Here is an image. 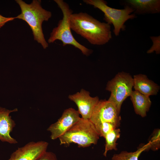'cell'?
Listing matches in <instances>:
<instances>
[{
  "mask_svg": "<svg viewBox=\"0 0 160 160\" xmlns=\"http://www.w3.org/2000/svg\"><path fill=\"white\" fill-rule=\"evenodd\" d=\"M70 21L71 29L91 44L103 45L112 38L111 25L101 22L87 13H73Z\"/></svg>",
  "mask_w": 160,
  "mask_h": 160,
  "instance_id": "6da1fadb",
  "label": "cell"
},
{
  "mask_svg": "<svg viewBox=\"0 0 160 160\" xmlns=\"http://www.w3.org/2000/svg\"><path fill=\"white\" fill-rule=\"evenodd\" d=\"M21 9V14L15 18L22 19L25 21L31 28L34 40L40 44L44 49H46L48 44L45 40L42 29L43 22L48 21L51 17L52 13L43 8L41 1L33 0L28 4L22 0H16Z\"/></svg>",
  "mask_w": 160,
  "mask_h": 160,
  "instance_id": "7a4b0ae2",
  "label": "cell"
},
{
  "mask_svg": "<svg viewBox=\"0 0 160 160\" xmlns=\"http://www.w3.org/2000/svg\"><path fill=\"white\" fill-rule=\"evenodd\" d=\"M54 1L61 10L63 17L62 19L59 21L57 26L52 30L48 39V42L52 43L56 40H59L62 42L63 46L67 45H72L80 50L83 55L87 56L89 55L92 50L79 43L71 33L70 20L73 11L69 5L63 0Z\"/></svg>",
  "mask_w": 160,
  "mask_h": 160,
  "instance_id": "3957f363",
  "label": "cell"
},
{
  "mask_svg": "<svg viewBox=\"0 0 160 160\" xmlns=\"http://www.w3.org/2000/svg\"><path fill=\"white\" fill-rule=\"evenodd\" d=\"M99 136L89 119L81 118L64 135L59 138L60 144H77L79 147L85 148L96 144Z\"/></svg>",
  "mask_w": 160,
  "mask_h": 160,
  "instance_id": "277c9868",
  "label": "cell"
},
{
  "mask_svg": "<svg viewBox=\"0 0 160 160\" xmlns=\"http://www.w3.org/2000/svg\"><path fill=\"white\" fill-rule=\"evenodd\" d=\"M86 4L92 6L104 14V19L106 23L113 25V32L116 36L119 35L121 31L126 29L125 22L129 19L136 17L133 13L134 10L130 7L125 5L124 9H118L111 7L103 0H83Z\"/></svg>",
  "mask_w": 160,
  "mask_h": 160,
  "instance_id": "5b68a950",
  "label": "cell"
},
{
  "mask_svg": "<svg viewBox=\"0 0 160 160\" xmlns=\"http://www.w3.org/2000/svg\"><path fill=\"white\" fill-rule=\"evenodd\" d=\"M133 86V78L123 72L118 73L108 82L106 89L111 92L108 100L115 105L119 113L123 102L130 96Z\"/></svg>",
  "mask_w": 160,
  "mask_h": 160,
  "instance_id": "8992f818",
  "label": "cell"
},
{
  "mask_svg": "<svg viewBox=\"0 0 160 160\" xmlns=\"http://www.w3.org/2000/svg\"><path fill=\"white\" fill-rule=\"evenodd\" d=\"M119 114L112 103L108 100H101L95 106L89 119L95 127L102 123L108 122L119 128L121 120Z\"/></svg>",
  "mask_w": 160,
  "mask_h": 160,
  "instance_id": "52a82bcc",
  "label": "cell"
},
{
  "mask_svg": "<svg viewBox=\"0 0 160 160\" xmlns=\"http://www.w3.org/2000/svg\"><path fill=\"white\" fill-rule=\"evenodd\" d=\"M79 114L72 108L65 110L61 116L47 129L51 133V139L55 140L64 135L79 120Z\"/></svg>",
  "mask_w": 160,
  "mask_h": 160,
  "instance_id": "ba28073f",
  "label": "cell"
},
{
  "mask_svg": "<svg viewBox=\"0 0 160 160\" xmlns=\"http://www.w3.org/2000/svg\"><path fill=\"white\" fill-rule=\"evenodd\" d=\"M48 145L44 141L29 142L14 151L8 160H37L47 151Z\"/></svg>",
  "mask_w": 160,
  "mask_h": 160,
  "instance_id": "9c48e42d",
  "label": "cell"
},
{
  "mask_svg": "<svg viewBox=\"0 0 160 160\" xmlns=\"http://www.w3.org/2000/svg\"><path fill=\"white\" fill-rule=\"evenodd\" d=\"M68 98L74 102L78 108L79 113L81 118L90 119L93 110L99 100L98 97H92L88 91L82 89L80 92L70 95Z\"/></svg>",
  "mask_w": 160,
  "mask_h": 160,
  "instance_id": "30bf717a",
  "label": "cell"
},
{
  "mask_svg": "<svg viewBox=\"0 0 160 160\" xmlns=\"http://www.w3.org/2000/svg\"><path fill=\"white\" fill-rule=\"evenodd\" d=\"M17 111V108L9 110L0 107V140L2 142L11 144L17 143L10 135L16 124L9 115L11 112Z\"/></svg>",
  "mask_w": 160,
  "mask_h": 160,
  "instance_id": "8fae6325",
  "label": "cell"
},
{
  "mask_svg": "<svg viewBox=\"0 0 160 160\" xmlns=\"http://www.w3.org/2000/svg\"><path fill=\"white\" fill-rule=\"evenodd\" d=\"M125 5L134 10V14L141 15L159 13L160 12V0H126Z\"/></svg>",
  "mask_w": 160,
  "mask_h": 160,
  "instance_id": "7c38bea8",
  "label": "cell"
},
{
  "mask_svg": "<svg viewBox=\"0 0 160 160\" xmlns=\"http://www.w3.org/2000/svg\"><path fill=\"white\" fill-rule=\"evenodd\" d=\"M133 86L135 90L145 95L149 96L157 94L159 86L149 80L145 75L139 74L134 76Z\"/></svg>",
  "mask_w": 160,
  "mask_h": 160,
  "instance_id": "4fadbf2b",
  "label": "cell"
},
{
  "mask_svg": "<svg viewBox=\"0 0 160 160\" xmlns=\"http://www.w3.org/2000/svg\"><path fill=\"white\" fill-rule=\"evenodd\" d=\"M130 96L135 113L143 117L146 116L151 104L149 96L136 90L132 91Z\"/></svg>",
  "mask_w": 160,
  "mask_h": 160,
  "instance_id": "5bb4252c",
  "label": "cell"
},
{
  "mask_svg": "<svg viewBox=\"0 0 160 160\" xmlns=\"http://www.w3.org/2000/svg\"><path fill=\"white\" fill-rule=\"evenodd\" d=\"M150 144L148 142L142 145L135 151L129 152L123 151L119 154H114L111 160H138L141 153L144 151L150 149Z\"/></svg>",
  "mask_w": 160,
  "mask_h": 160,
  "instance_id": "9a60e30c",
  "label": "cell"
},
{
  "mask_svg": "<svg viewBox=\"0 0 160 160\" xmlns=\"http://www.w3.org/2000/svg\"><path fill=\"white\" fill-rule=\"evenodd\" d=\"M120 129L117 128L108 133L105 137V149L103 153L105 156H106L107 152L110 150H117V145L118 144L116 142L120 136Z\"/></svg>",
  "mask_w": 160,
  "mask_h": 160,
  "instance_id": "2e32d148",
  "label": "cell"
},
{
  "mask_svg": "<svg viewBox=\"0 0 160 160\" xmlns=\"http://www.w3.org/2000/svg\"><path fill=\"white\" fill-rule=\"evenodd\" d=\"M95 128L99 137L104 138L108 133L113 129L118 128L113 124L108 122L102 123Z\"/></svg>",
  "mask_w": 160,
  "mask_h": 160,
  "instance_id": "e0dca14e",
  "label": "cell"
},
{
  "mask_svg": "<svg viewBox=\"0 0 160 160\" xmlns=\"http://www.w3.org/2000/svg\"><path fill=\"white\" fill-rule=\"evenodd\" d=\"M160 129H156L153 132L151 137L148 143H149L151 149L153 151H156L160 147Z\"/></svg>",
  "mask_w": 160,
  "mask_h": 160,
  "instance_id": "ac0fdd59",
  "label": "cell"
},
{
  "mask_svg": "<svg viewBox=\"0 0 160 160\" xmlns=\"http://www.w3.org/2000/svg\"><path fill=\"white\" fill-rule=\"evenodd\" d=\"M150 38L153 42V45L147 52L148 54H151L155 52L157 54L160 53V36H151Z\"/></svg>",
  "mask_w": 160,
  "mask_h": 160,
  "instance_id": "d6986e66",
  "label": "cell"
},
{
  "mask_svg": "<svg viewBox=\"0 0 160 160\" xmlns=\"http://www.w3.org/2000/svg\"><path fill=\"white\" fill-rule=\"evenodd\" d=\"M37 160H57L55 154L53 153L46 151Z\"/></svg>",
  "mask_w": 160,
  "mask_h": 160,
  "instance_id": "ffe728a7",
  "label": "cell"
},
{
  "mask_svg": "<svg viewBox=\"0 0 160 160\" xmlns=\"http://www.w3.org/2000/svg\"><path fill=\"white\" fill-rule=\"evenodd\" d=\"M15 17H5L0 15V28L7 22L13 20Z\"/></svg>",
  "mask_w": 160,
  "mask_h": 160,
  "instance_id": "44dd1931",
  "label": "cell"
}]
</instances>
